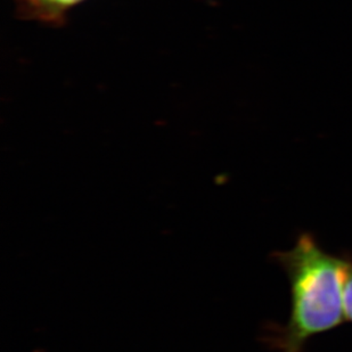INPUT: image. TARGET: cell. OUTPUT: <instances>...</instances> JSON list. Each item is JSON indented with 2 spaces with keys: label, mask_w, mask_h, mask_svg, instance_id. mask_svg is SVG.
Here are the masks:
<instances>
[{
  "label": "cell",
  "mask_w": 352,
  "mask_h": 352,
  "mask_svg": "<svg viewBox=\"0 0 352 352\" xmlns=\"http://www.w3.org/2000/svg\"><path fill=\"white\" fill-rule=\"evenodd\" d=\"M37 1L48 7L62 8V7H69L71 5H74V3H79L81 0H37Z\"/></svg>",
  "instance_id": "3"
},
{
  "label": "cell",
  "mask_w": 352,
  "mask_h": 352,
  "mask_svg": "<svg viewBox=\"0 0 352 352\" xmlns=\"http://www.w3.org/2000/svg\"><path fill=\"white\" fill-rule=\"evenodd\" d=\"M343 299H344L346 318L352 322V258H350L349 266H348V270H346L344 289H343Z\"/></svg>",
  "instance_id": "2"
},
{
  "label": "cell",
  "mask_w": 352,
  "mask_h": 352,
  "mask_svg": "<svg viewBox=\"0 0 352 352\" xmlns=\"http://www.w3.org/2000/svg\"><path fill=\"white\" fill-rule=\"evenodd\" d=\"M274 256L289 278L291 315L285 325L270 326L267 342L279 352H303L313 336L344 322L343 289L351 256L329 254L308 233Z\"/></svg>",
  "instance_id": "1"
}]
</instances>
